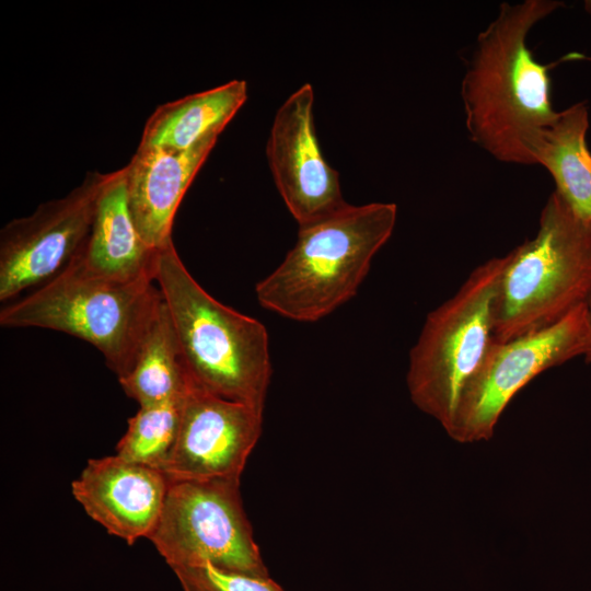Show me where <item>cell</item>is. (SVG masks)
<instances>
[{"mask_svg": "<svg viewBox=\"0 0 591 591\" xmlns=\"http://www.w3.org/2000/svg\"><path fill=\"white\" fill-rule=\"evenodd\" d=\"M591 296V224L552 193L536 235L507 254L493 303V336L508 341L545 329Z\"/></svg>", "mask_w": 591, "mask_h": 591, "instance_id": "obj_4", "label": "cell"}, {"mask_svg": "<svg viewBox=\"0 0 591 591\" xmlns=\"http://www.w3.org/2000/svg\"><path fill=\"white\" fill-rule=\"evenodd\" d=\"M172 570L183 591H283L270 577L225 571L211 565Z\"/></svg>", "mask_w": 591, "mask_h": 591, "instance_id": "obj_19", "label": "cell"}, {"mask_svg": "<svg viewBox=\"0 0 591 591\" xmlns=\"http://www.w3.org/2000/svg\"><path fill=\"white\" fill-rule=\"evenodd\" d=\"M588 107L576 103L558 112L528 144L533 164L544 166L554 178L556 193L570 209L591 224V152L586 135Z\"/></svg>", "mask_w": 591, "mask_h": 591, "instance_id": "obj_16", "label": "cell"}, {"mask_svg": "<svg viewBox=\"0 0 591 591\" xmlns=\"http://www.w3.org/2000/svg\"><path fill=\"white\" fill-rule=\"evenodd\" d=\"M561 5L553 0L501 3L479 33L461 83L471 140L496 160L533 165L528 144L556 117L548 65L535 60L528 35Z\"/></svg>", "mask_w": 591, "mask_h": 591, "instance_id": "obj_1", "label": "cell"}, {"mask_svg": "<svg viewBox=\"0 0 591 591\" xmlns=\"http://www.w3.org/2000/svg\"><path fill=\"white\" fill-rule=\"evenodd\" d=\"M154 281L189 384L264 408L271 376L264 324L211 297L190 275L173 240L157 250Z\"/></svg>", "mask_w": 591, "mask_h": 591, "instance_id": "obj_2", "label": "cell"}, {"mask_svg": "<svg viewBox=\"0 0 591 591\" xmlns=\"http://www.w3.org/2000/svg\"><path fill=\"white\" fill-rule=\"evenodd\" d=\"M107 174L88 173L68 195L46 201L0 233V301L56 276L84 243Z\"/></svg>", "mask_w": 591, "mask_h": 591, "instance_id": "obj_9", "label": "cell"}, {"mask_svg": "<svg viewBox=\"0 0 591 591\" xmlns=\"http://www.w3.org/2000/svg\"><path fill=\"white\" fill-rule=\"evenodd\" d=\"M590 347L587 302L545 329L502 343L494 339L463 390L447 433L460 443L489 440L522 387L549 368L584 357Z\"/></svg>", "mask_w": 591, "mask_h": 591, "instance_id": "obj_8", "label": "cell"}, {"mask_svg": "<svg viewBox=\"0 0 591 591\" xmlns=\"http://www.w3.org/2000/svg\"><path fill=\"white\" fill-rule=\"evenodd\" d=\"M314 92L305 83L278 108L266 144L276 187L300 227L344 208L339 174L324 159L317 141Z\"/></svg>", "mask_w": 591, "mask_h": 591, "instance_id": "obj_11", "label": "cell"}, {"mask_svg": "<svg viewBox=\"0 0 591 591\" xmlns=\"http://www.w3.org/2000/svg\"><path fill=\"white\" fill-rule=\"evenodd\" d=\"M241 478L170 480L149 540L171 569L211 565L269 577L243 507Z\"/></svg>", "mask_w": 591, "mask_h": 591, "instance_id": "obj_7", "label": "cell"}, {"mask_svg": "<svg viewBox=\"0 0 591 591\" xmlns=\"http://www.w3.org/2000/svg\"><path fill=\"white\" fill-rule=\"evenodd\" d=\"M396 217L395 204H347L300 227L294 246L256 285L258 303L298 322L331 314L357 293L374 255L391 237Z\"/></svg>", "mask_w": 591, "mask_h": 591, "instance_id": "obj_3", "label": "cell"}, {"mask_svg": "<svg viewBox=\"0 0 591 591\" xmlns=\"http://www.w3.org/2000/svg\"><path fill=\"white\" fill-rule=\"evenodd\" d=\"M587 309H588L589 324H590V328H591V296L587 301ZM584 359H586V361L588 363H591V347H590L589 351L587 352V355L584 356Z\"/></svg>", "mask_w": 591, "mask_h": 591, "instance_id": "obj_20", "label": "cell"}, {"mask_svg": "<svg viewBox=\"0 0 591 591\" xmlns=\"http://www.w3.org/2000/svg\"><path fill=\"white\" fill-rule=\"evenodd\" d=\"M246 99V82L231 80L162 104L146 121L138 147L185 151L219 137Z\"/></svg>", "mask_w": 591, "mask_h": 591, "instance_id": "obj_15", "label": "cell"}, {"mask_svg": "<svg viewBox=\"0 0 591 591\" xmlns=\"http://www.w3.org/2000/svg\"><path fill=\"white\" fill-rule=\"evenodd\" d=\"M78 255L84 269L96 277L117 282L154 281L157 250L147 246L137 230L123 169L108 173Z\"/></svg>", "mask_w": 591, "mask_h": 591, "instance_id": "obj_14", "label": "cell"}, {"mask_svg": "<svg viewBox=\"0 0 591 591\" xmlns=\"http://www.w3.org/2000/svg\"><path fill=\"white\" fill-rule=\"evenodd\" d=\"M170 479L160 470L115 455L91 459L71 491L85 513L108 534L132 545L151 535Z\"/></svg>", "mask_w": 591, "mask_h": 591, "instance_id": "obj_12", "label": "cell"}, {"mask_svg": "<svg viewBox=\"0 0 591 591\" xmlns=\"http://www.w3.org/2000/svg\"><path fill=\"white\" fill-rule=\"evenodd\" d=\"M140 407L184 397L189 381L164 302L147 331L129 372L118 379Z\"/></svg>", "mask_w": 591, "mask_h": 591, "instance_id": "obj_17", "label": "cell"}, {"mask_svg": "<svg viewBox=\"0 0 591 591\" xmlns=\"http://www.w3.org/2000/svg\"><path fill=\"white\" fill-rule=\"evenodd\" d=\"M263 410L189 385L175 443L160 471L170 480L241 478L262 433Z\"/></svg>", "mask_w": 591, "mask_h": 591, "instance_id": "obj_10", "label": "cell"}, {"mask_svg": "<svg viewBox=\"0 0 591 591\" xmlns=\"http://www.w3.org/2000/svg\"><path fill=\"white\" fill-rule=\"evenodd\" d=\"M153 280L117 282L88 273L78 255L56 276L0 311L2 327H39L72 335L94 346L119 378L163 299Z\"/></svg>", "mask_w": 591, "mask_h": 591, "instance_id": "obj_5", "label": "cell"}, {"mask_svg": "<svg viewBox=\"0 0 591 591\" xmlns=\"http://www.w3.org/2000/svg\"><path fill=\"white\" fill-rule=\"evenodd\" d=\"M506 263L507 255L477 266L454 296L427 315L409 351L410 399L445 431L494 340L493 303Z\"/></svg>", "mask_w": 591, "mask_h": 591, "instance_id": "obj_6", "label": "cell"}, {"mask_svg": "<svg viewBox=\"0 0 591 591\" xmlns=\"http://www.w3.org/2000/svg\"><path fill=\"white\" fill-rule=\"evenodd\" d=\"M183 398L140 407L116 445L124 460L161 470L178 432Z\"/></svg>", "mask_w": 591, "mask_h": 591, "instance_id": "obj_18", "label": "cell"}, {"mask_svg": "<svg viewBox=\"0 0 591 591\" xmlns=\"http://www.w3.org/2000/svg\"><path fill=\"white\" fill-rule=\"evenodd\" d=\"M217 140L206 139L185 151L138 147L123 167L132 219L150 248L172 240L177 208Z\"/></svg>", "mask_w": 591, "mask_h": 591, "instance_id": "obj_13", "label": "cell"}]
</instances>
